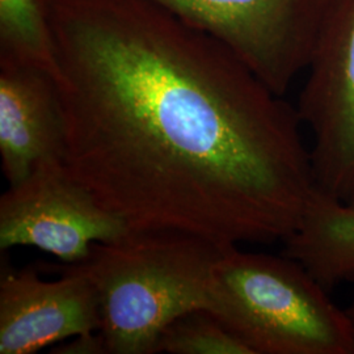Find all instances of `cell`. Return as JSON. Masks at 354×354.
<instances>
[{
    "label": "cell",
    "mask_w": 354,
    "mask_h": 354,
    "mask_svg": "<svg viewBox=\"0 0 354 354\" xmlns=\"http://www.w3.org/2000/svg\"><path fill=\"white\" fill-rule=\"evenodd\" d=\"M64 163L133 231L286 241L317 192L298 111L151 0H46Z\"/></svg>",
    "instance_id": "obj_1"
},
{
    "label": "cell",
    "mask_w": 354,
    "mask_h": 354,
    "mask_svg": "<svg viewBox=\"0 0 354 354\" xmlns=\"http://www.w3.org/2000/svg\"><path fill=\"white\" fill-rule=\"evenodd\" d=\"M225 248L178 231L130 230L64 266L96 290L104 353L153 354L174 320L207 310L212 268Z\"/></svg>",
    "instance_id": "obj_2"
},
{
    "label": "cell",
    "mask_w": 354,
    "mask_h": 354,
    "mask_svg": "<svg viewBox=\"0 0 354 354\" xmlns=\"http://www.w3.org/2000/svg\"><path fill=\"white\" fill-rule=\"evenodd\" d=\"M289 256L226 247L212 268L209 307L251 354H354L346 311Z\"/></svg>",
    "instance_id": "obj_3"
},
{
    "label": "cell",
    "mask_w": 354,
    "mask_h": 354,
    "mask_svg": "<svg viewBox=\"0 0 354 354\" xmlns=\"http://www.w3.org/2000/svg\"><path fill=\"white\" fill-rule=\"evenodd\" d=\"M234 51L282 96L307 71L339 0H151Z\"/></svg>",
    "instance_id": "obj_4"
},
{
    "label": "cell",
    "mask_w": 354,
    "mask_h": 354,
    "mask_svg": "<svg viewBox=\"0 0 354 354\" xmlns=\"http://www.w3.org/2000/svg\"><path fill=\"white\" fill-rule=\"evenodd\" d=\"M130 231L104 209L62 159L42 162L0 197V250L36 247L64 264L88 256L95 243L113 241Z\"/></svg>",
    "instance_id": "obj_5"
},
{
    "label": "cell",
    "mask_w": 354,
    "mask_h": 354,
    "mask_svg": "<svg viewBox=\"0 0 354 354\" xmlns=\"http://www.w3.org/2000/svg\"><path fill=\"white\" fill-rule=\"evenodd\" d=\"M298 114L313 133L317 189L354 206V0H339L317 44Z\"/></svg>",
    "instance_id": "obj_6"
},
{
    "label": "cell",
    "mask_w": 354,
    "mask_h": 354,
    "mask_svg": "<svg viewBox=\"0 0 354 354\" xmlns=\"http://www.w3.org/2000/svg\"><path fill=\"white\" fill-rule=\"evenodd\" d=\"M61 277L45 281L37 269L1 266L0 354H32L66 339L97 333L100 307L86 276L64 266Z\"/></svg>",
    "instance_id": "obj_7"
},
{
    "label": "cell",
    "mask_w": 354,
    "mask_h": 354,
    "mask_svg": "<svg viewBox=\"0 0 354 354\" xmlns=\"http://www.w3.org/2000/svg\"><path fill=\"white\" fill-rule=\"evenodd\" d=\"M66 129L54 76L0 58V156L10 185L39 163L64 160Z\"/></svg>",
    "instance_id": "obj_8"
},
{
    "label": "cell",
    "mask_w": 354,
    "mask_h": 354,
    "mask_svg": "<svg viewBox=\"0 0 354 354\" xmlns=\"http://www.w3.org/2000/svg\"><path fill=\"white\" fill-rule=\"evenodd\" d=\"M297 260L330 290L354 279V206L317 189L297 230L285 241Z\"/></svg>",
    "instance_id": "obj_9"
},
{
    "label": "cell",
    "mask_w": 354,
    "mask_h": 354,
    "mask_svg": "<svg viewBox=\"0 0 354 354\" xmlns=\"http://www.w3.org/2000/svg\"><path fill=\"white\" fill-rule=\"evenodd\" d=\"M0 58L58 75L46 0H0Z\"/></svg>",
    "instance_id": "obj_10"
},
{
    "label": "cell",
    "mask_w": 354,
    "mask_h": 354,
    "mask_svg": "<svg viewBox=\"0 0 354 354\" xmlns=\"http://www.w3.org/2000/svg\"><path fill=\"white\" fill-rule=\"evenodd\" d=\"M155 353L251 354V351L207 310L177 317L156 345Z\"/></svg>",
    "instance_id": "obj_11"
},
{
    "label": "cell",
    "mask_w": 354,
    "mask_h": 354,
    "mask_svg": "<svg viewBox=\"0 0 354 354\" xmlns=\"http://www.w3.org/2000/svg\"><path fill=\"white\" fill-rule=\"evenodd\" d=\"M352 282H354V279ZM345 311H346V315L349 317V322H351V326H352V329H353V335H354V298L353 302L351 304V306L348 307V308H345Z\"/></svg>",
    "instance_id": "obj_12"
}]
</instances>
